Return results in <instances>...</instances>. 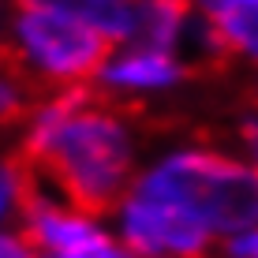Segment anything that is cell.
I'll return each instance as SVG.
<instances>
[{"label": "cell", "instance_id": "6da1fadb", "mask_svg": "<svg viewBox=\"0 0 258 258\" xmlns=\"http://www.w3.org/2000/svg\"><path fill=\"white\" fill-rule=\"evenodd\" d=\"M135 187L183 206L213 236H239L258 228V165L239 161L225 150H176L142 172Z\"/></svg>", "mask_w": 258, "mask_h": 258}, {"label": "cell", "instance_id": "7a4b0ae2", "mask_svg": "<svg viewBox=\"0 0 258 258\" xmlns=\"http://www.w3.org/2000/svg\"><path fill=\"white\" fill-rule=\"evenodd\" d=\"M12 49L49 94L101 79L116 38L90 19L52 4H12Z\"/></svg>", "mask_w": 258, "mask_h": 258}, {"label": "cell", "instance_id": "3957f363", "mask_svg": "<svg viewBox=\"0 0 258 258\" xmlns=\"http://www.w3.org/2000/svg\"><path fill=\"white\" fill-rule=\"evenodd\" d=\"M120 232L139 258H206L213 232L195 213L131 187L120 206Z\"/></svg>", "mask_w": 258, "mask_h": 258}, {"label": "cell", "instance_id": "277c9868", "mask_svg": "<svg viewBox=\"0 0 258 258\" xmlns=\"http://www.w3.org/2000/svg\"><path fill=\"white\" fill-rule=\"evenodd\" d=\"M187 79L191 75L180 60L154 49H127L123 56L109 60V68L101 71V83L123 97H150V94L172 90Z\"/></svg>", "mask_w": 258, "mask_h": 258}, {"label": "cell", "instance_id": "5b68a950", "mask_svg": "<svg viewBox=\"0 0 258 258\" xmlns=\"http://www.w3.org/2000/svg\"><path fill=\"white\" fill-rule=\"evenodd\" d=\"M199 8L239 64L258 68V0H199Z\"/></svg>", "mask_w": 258, "mask_h": 258}, {"label": "cell", "instance_id": "8992f818", "mask_svg": "<svg viewBox=\"0 0 258 258\" xmlns=\"http://www.w3.org/2000/svg\"><path fill=\"white\" fill-rule=\"evenodd\" d=\"M8 4H52L64 8V12H75L83 19H90L94 26H101L109 38L116 41H131V30H135V8L123 4V0H8Z\"/></svg>", "mask_w": 258, "mask_h": 258}, {"label": "cell", "instance_id": "52a82bcc", "mask_svg": "<svg viewBox=\"0 0 258 258\" xmlns=\"http://www.w3.org/2000/svg\"><path fill=\"white\" fill-rule=\"evenodd\" d=\"M38 109H41L38 97L26 90L15 75H8V71L0 68V135H8V131H19L23 135Z\"/></svg>", "mask_w": 258, "mask_h": 258}, {"label": "cell", "instance_id": "ba28073f", "mask_svg": "<svg viewBox=\"0 0 258 258\" xmlns=\"http://www.w3.org/2000/svg\"><path fill=\"white\" fill-rule=\"evenodd\" d=\"M15 210H19V180L12 161H0V221L15 217Z\"/></svg>", "mask_w": 258, "mask_h": 258}, {"label": "cell", "instance_id": "9c48e42d", "mask_svg": "<svg viewBox=\"0 0 258 258\" xmlns=\"http://www.w3.org/2000/svg\"><path fill=\"white\" fill-rule=\"evenodd\" d=\"M225 258H258V228H251V232H239V236H228Z\"/></svg>", "mask_w": 258, "mask_h": 258}, {"label": "cell", "instance_id": "30bf717a", "mask_svg": "<svg viewBox=\"0 0 258 258\" xmlns=\"http://www.w3.org/2000/svg\"><path fill=\"white\" fill-rule=\"evenodd\" d=\"M0 258H41V254L34 251L19 232H12V236L0 232Z\"/></svg>", "mask_w": 258, "mask_h": 258}, {"label": "cell", "instance_id": "8fae6325", "mask_svg": "<svg viewBox=\"0 0 258 258\" xmlns=\"http://www.w3.org/2000/svg\"><path fill=\"white\" fill-rule=\"evenodd\" d=\"M68 258H139L135 251H127V247H116L112 239H105V243H97V247H86V251H79V254H68Z\"/></svg>", "mask_w": 258, "mask_h": 258}]
</instances>
